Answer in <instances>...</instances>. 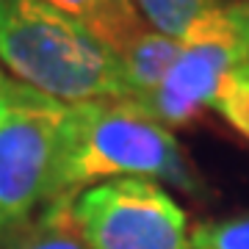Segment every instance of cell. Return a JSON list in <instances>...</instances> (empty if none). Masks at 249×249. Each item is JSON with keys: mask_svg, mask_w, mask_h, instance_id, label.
<instances>
[{"mask_svg": "<svg viewBox=\"0 0 249 249\" xmlns=\"http://www.w3.org/2000/svg\"><path fill=\"white\" fill-rule=\"evenodd\" d=\"M208 108H213L241 139L249 142V61L224 75Z\"/></svg>", "mask_w": 249, "mask_h": 249, "instance_id": "30bf717a", "label": "cell"}, {"mask_svg": "<svg viewBox=\"0 0 249 249\" xmlns=\"http://www.w3.org/2000/svg\"><path fill=\"white\" fill-rule=\"evenodd\" d=\"M64 108L11 78L0 116V238L45 205Z\"/></svg>", "mask_w": 249, "mask_h": 249, "instance_id": "277c9868", "label": "cell"}, {"mask_svg": "<svg viewBox=\"0 0 249 249\" xmlns=\"http://www.w3.org/2000/svg\"><path fill=\"white\" fill-rule=\"evenodd\" d=\"M180 53H183V45L178 39H169L152 28L142 31L124 50L116 53L127 94L133 100L152 97L172 72V67L178 64Z\"/></svg>", "mask_w": 249, "mask_h": 249, "instance_id": "52a82bcc", "label": "cell"}, {"mask_svg": "<svg viewBox=\"0 0 249 249\" xmlns=\"http://www.w3.org/2000/svg\"><path fill=\"white\" fill-rule=\"evenodd\" d=\"M119 178L163 180L186 194L202 191V178L175 133L139 100L103 97L67 106L45 205Z\"/></svg>", "mask_w": 249, "mask_h": 249, "instance_id": "6da1fadb", "label": "cell"}, {"mask_svg": "<svg viewBox=\"0 0 249 249\" xmlns=\"http://www.w3.org/2000/svg\"><path fill=\"white\" fill-rule=\"evenodd\" d=\"M42 3L75 19L114 55L150 28L133 0H42Z\"/></svg>", "mask_w": 249, "mask_h": 249, "instance_id": "8992f818", "label": "cell"}, {"mask_svg": "<svg viewBox=\"0 0 249 249\" xmlns=\"http://www.w3.org/2000/svg\"><path fill=\"white\" fill-rule=\"evenodd\" d=\"M9 86H11V78L9 72L0 67V116H3V108H6V97H9Z\"/></svg>", "mask_w": 249, "mask_h": 249, "instance_id": "7c38bea8", "label": "cell"}, {"mask_svg": "<svg viewBox=\"0 0 249 249\" xmlns=\"http://www.w3.org/2000/svg\"><path fill=\"white\" fill-rule=\"evenodd\" d=\"M70 213L89 249H188L186 211L158 180L97 183L72 196Z\"/></svg>", "mask_w": 249, "mask_h": 249, "instance_id": "3957f363", "label": "cell"}, {"mask_svg": "<svg viewBox=\"0 0 249 249\" xmlns=\"http://www.w3.org/2000/svg\"><path fill=\"white\" fill-rule=\"evenodd\" d=\"M188 249H249V213L196 222L188 230Z\"/></svg>", "mask_w": 249, "mask_h": 249, "instance_id": "8fae6325", "label": "cell"}, {"mask_svg": "<svg viewBox=\"0 0 249 249\" xmlns=\"http://www.w3.org/2000/svg\"><path fill=\"white\" fill-rule=\"evenodd\" d=\"M244 61H249V0H224L188 34L160 89L139 103L163 127H183L211 106L222 78Z\"/></svg>", "mask_w": 249, "mask_h": 249, "instance_id": "5b68a950", "label": "cell"}, {"mask_svg": "<svg viewBox=\"0 0 249 249\" xmlns=\"http://www.w3.org/2000/svg\"><path fill=\"white\" fill-rule=\"evenodd\" d=\"M133 3L152 31L178 39L183 45L196 22L208 17L216 6H222L224 0H133Z\"/></svg>", "mask_w": 249, "mask_h": 249, "instance_id": "9c48e42d", "label": "cell"}, {"mask_svg": "<svg viewBox=\"0 0 249 249\" xmlns=\"http://www.w3.org/2000/svg\"><path fill=\"white\" fill-rule=\"evenodd\" d=\"M0 67L64 106L130 97L119 58L42 0H0Z\"/></svg>", "mask_w": 249, "mask_h": 249, "instance_id": "7a4b0ae2", "label": "cell"}, {"mask_svg": "<svg viewBox=\"0 0 249 249\" xmlns=\"http://www.w3.org/2000/svg\"><path fill=\"white\" fill-rule=\"evenodd\" d=\"M0 249H89L72 222L70 199L42 205V211L0 238Z\"/></svg>", "mask_w": 249, "mask_h": 249, "instance_id": "ba28073f", "label": "cell"}]
</instances>
